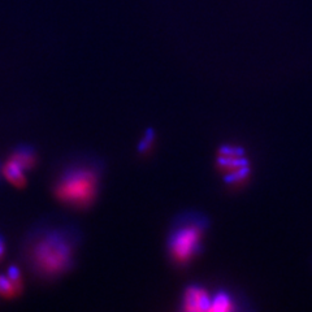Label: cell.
<instances>
[{
	"mask_svg": "<svg viewBox=\"0 0 312 312\" xmlns=\"http://www.w3.org/2000/svg\"><path fill=\"white\" fill-rule=\"evenodd\" d=\"M81 238V232L73 225L39 230L29 244V264L41 277H60L74 265Z\"/></svg>",
	"mask_w": 312,
	"mask_h": 312,
	"instance_id": "6da1fadb",
	"label": "cell"
},
{
	"mask_svg": "<svg viewBox=\"0 0 312 312\" xmlns=\"http://www.w3.org/2000/svg\"><path fill=\"white\" fill-rule=\"evenodd\" d=\"M152 141H154V131L150 129V130H147V134L144 135L143 139L139 142V146H138V151L139 152L147 151V148L151 147Z\"/></svg>",
	"mask_w": 312,
	"mask_h": 312,
	"instance_id": "30bf717a",
	"label": "cell"
},
{
	"mask_svg": "<svg viewBox=\"0 0 312 312\" xmlns=\"http://www.w3.org/2000/svg\"><path fill=\"white\" fill-rule=\"evenodd\" d=\"M8 277L13 284H17L20 281V271L16 267H10L8 269Z\"/></svg>",
	"mask_w": 312,
	"mask_h": 312,
	"instance_id": "8fae6325",
	"label": "cell"
},
{
	"mask_svg": "<svg viewBox=\"0 0 312 312\" xmlns=\"http://www.w3.org/2000/svg\"><path fill=\"white\" fill-rule=\"evenodd\" d=\"M3 252H4V244H3V240L0 238V257H1Z\"/></svg>",
	"mask_w": 312,
	"mask_h": 312,
	"instance_id": "7c38bea8",
	"label": "cell"
},
{
	"mask_svg": "<svg viewBox=\"0 0 312 312\" xmlns=\"http://www.w3.org/2000/svg\"><path fill=\"white\" fill-rule=\"evenodd\" d=\"M182 306L186 311H209L211 297L206 289L192 285L186 289L182 297Z\"/></svg>",
	"mask_w": 312,
	"mask_h": 312,
	"instance_id": "5b68a950",
	"label": "cell"
},
{
	"mask_svg": "<svg viewBox=\"0 0 312 312\" xmlns=\"http://www.w3.org/2000/svg\"><path fill=\"white\" fill-rule=\"evenodd\" d=\"M234 299L227 292H219L213 298H211L209 311H230L233 310Z\"/></svg>",
	"mask_w": 312,
	"mask_h": 312,
	"instance_id": "52a82bcc",
	"label": "cell"
},
{
	"mask_svg": "<svg viewBox=\"0 0 312 312\" xmlns=\"http://www.w3.org/2000/svg\"><path fill=\"white\" fill-rule=\"evenodd\" d=\"M14 284L9 280V277L5 276H0V294H3L4 297H10L14 294Z\"/></svg>",
	"mask_w": 312,
	"mask_h": 312,
	"instance_id": "9c48e42d",
	"label": "cell"
},
{
	"mask_svg": "<svg viewBox=\"0 0 312 312\" xmlns=\"http://www.w3.org/2000/svg\"><path fill=\"white\" fill-rule=\"evenodd\" d=\"M219 164L221 165V168L229 169L230 173L227 176V181L233 184V182L242 181V180L247 179V176L250 173V168H249V161L245 158L244 154L241 150H236V148H227L223 147L220 150L219 156Z\"/></svg>",
	"mask_w": 312,
	"mask_h": 312,
	"instance_id": "277c9868",
	"label": "cell"
},
{
	"mask_svg": "<svg viewBox=\"0 0 312 312\" xmlns=\"http://www.w3.org/2000/svg\"><path fill=\"white\" fill-rule=\"evenodd\" d=\"M25 171L18 167L16 163H13L12 160H9L4 167V175L9 180L12 184H14L16 186H24L25 185Z\"/></svg>",
	"mask_w": 312,
	"mask_h": 312,
	"instance_id": "ba28073f",
	"label": "cell"
},
{
	"mask_svg": "<svg viewBox=\"0 0 312 312\" xmlns=\"http://www.w3.org/2000/svg\"><path fill=\"white\" fill-rule=\"evenodd\" d=\"M35 159H37V155L30 146H20L14 150L9 160L16 163L22 171H29L34 167Z\"/></svg>",
	"mask_w": 312,
	"mask_h": 312,
	"instance_id": "8992f818",
	"label": "cell"
},
{
	"mask_svg": "<svg viewBox=\"0 0 312 312\" xmlns=\"http://www.w3.org/2000/svg\"><path fill=\"white\" fill-rule=\"evenodd\" d=\"M103 171V163L98 158L74 156L58 176L54 186L55 196L73 208H87L98 196Z\"/></svg>",
	"mask_w": 312,
	"mask_h": 312,
	"instance_id": "7a4b0ae2",
	"label": "cell"
},
{
	"mask_svg": "<svg viewBox=\"0 0 312 312\" xmlns=\"http://www.w3.org/2000/svg\"><path fill=\"white\" fill-rule=\"evenodd\" d=\"M209 229V219L200 211H184L171 224L167 236V252L176 267L189 265L203 250Z\"/></svg>",
	"mask_w": 312,
	"mask_h": 312,
	"instance_id": "3957f363",
	"label": "cell"
}]
</instances>
